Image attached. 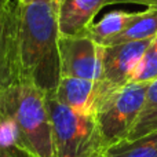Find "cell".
Returning a JSON list of instances; mask_svg holds the SVG:
<instances>
[{
	"instance_id": "obj_1",
	"label": "cell",
	"mask_w": 157,
	"mask_h": 157,
	"mask_svg": "<svg viewBox=\"0 0 157 157\" xmlns=\"http://www.w3.org/2000/svg\"><path fill=\"white\" fill-rule=\"evenodd\" d=\"M59 36L57 3L19 2L15 39L18 80L54 94L61 80Z\"/></svg>"
},
{
	"instance_id": "obj_2",
	"label": "cell",
	"mask_w": 157,
	"mask_h": 157,
	"mask_svg": "<svg viewBox=\"0 0 157 157\" xmlns=\"http://www.w3.org/2000/svg\"><path fill=\"white\" fill-rule=\"evenodd\" d=\"M0 117L11 130L14 146L26 157H55L47 94L15 80L0 94Z\"/></svg>"
},
{
	"instance_id": "obj_3",
	"label": "cell",
	"mask_w": 157,
	"mask_h": 157,
	"mask_svg": "<svg viewBox=\"0 0 157 157\" xmlns=\"http://www.w3.org/2000/svg\"><path fill=\"white\" fill-rule=\"evenodd\" d=\"M55 157H83L105 150L97 120L61 103L54 94H47Z\"/></svg>"
},
{
	"instance_id": "obj_4",
	"label": "cell",
	"mask_w": 157,
	"mask_h": 157,
	"mask_svg": "<svg viewBox=\"0 0 157 157\" xmlns=\"http://www.w3.org/2000/svg\"><path fill=\"white\" fill-rule=\"evenodd\" d=\"M147 84L130 81L113 88L103 98L95 120L105 149L128 138L142 110Z\"/></svg>"
},
{
	"instance_id": "obj_5",
	"label": "cell",
	"mask_w": 157,
	"mask_h": 157,
	"mask_svg": "<svg viewBox=\"0 0 157 157\" xmlns=\"http://www.w3.org/2000/svg\"><path fill=\"white\" fill-rule=\"evenodd\" d=\"M61 77L102 80L103 47L95 43L88 33L59 36Z\"/></svg>"
},
{
	"instance_id": "obj_6",
	"label": "cell",
	"mask_w": 157,
	"mask_h": 157,
	"mask_svg": "<svg viewBox=\"0 0 157 157\" xmlns=\"http://www.w3.org/2000/svg\"><path fill=\"white\" fill-rule=\"evenodd\" d=\"M112 90L113 87L103 80L61 77L54 95L61 103L73 110L95 117L101 102Z\"/></svg>"
},
{
	"instance_id": "obj_7",
	"label": "cell",
	"mask_w": 157,
	"mask_h": 157,
	"mask_svg": "<svg viewBox=\"0 0 157 157\" xmlns=\"http://www.w3.org/2000/svg\"><path fill=\"white\" fill-rule=\"evenodd\" d=\"M152 40L127 41L103 47L102 80L113 88L130 83Z\"/></svg>"
},
{
	"instance_id": "obj_8",
	"label": "cell",
	"mask_w": 157,
	"mask_h": 157,
	"mask_svg": "<svg viewBox=\"0 0 157 157\" xmlns=\"http://www.w3.org/2000/svg\"><path fill=\"white\" fill-rule=\"evenodd\" d=\"M109 4H114V0H61L58 4L59 35H86L95 15Z\"/></svg>"
},
{
	"instance_id": "obj_9",
	"label": "cell",
	"mask_w": 157,
	"mask_h": 157,
	"mask_svg": "<svg viewBox=\"0 0 157 157\" xmlns=\"http://www.w3.org/2000/svg\"><path fill=\"white\" fill-rule=\"evenodd\" d=\"M18 6L19 0H0V68L15 77V39Z\"/></svg>"
},
{
	"instance_id": "obj_10",
	"label": "cell",
	"mask_w": 157,
	"mask_h": 157,
	"mask_svg": "<svg viewBox=\"0 0 157 157\" xmlns=\"http://www.w3.org/2000/svg\"><path fill=\"white\" fill-rule=\"evenodd\" d=\"M132 15L134 13H127L121 10L110 11L106 15H103L98 22H94L87 33L99 46H110L112 41L128 26Z\"/></svg>"
},
{
	"instance_id": "obj_11",
	"label": "cell",
	"mask_w": 157,
	"mask_h": 157,
	"mask_svg": "<svg viewBox=\"0 0 157 157\" xmlns=\"http://www.w3.org/2000/svg\"><path fill=\"white\" fill-rule=\"evenodd\" d=\"M156 36L157 8H147L145 11H141V13H134L128 26L112 41V44L127 43V41L152 40Z\"/></svg>"
},
{
	"instance_id": "obj_12",
	"label": "cell",
	"mask_w": 157,
	"mask_h": 157,
	"mask_svg": "<svg viewBox=\"0 0 157 157\" xmlns=\"http://www.w3.org/2000/svg\"><path fill=\"white\" fill-rule=\"evenodd\" d=\"M103 152L106 157H157V130L139 138L113 144Z\"/></svg>"
},
{
	"instance_id": "obj_13",
	"label": "cell",
	"mask_w": 157,
	"mask_h": 157,
	"mask_svg": "<svg viewBox=\"0 0 157 157\" xmlns=\"http://www.w3.org/2000/svg\"><path fill=\"white\" fill-rule=\"evenodd\" d=\"M157 130V78L147 84L142 110L127 139L139 138Z\"/></svg>"
},
{
	"instance_id": "obj_14",
	"label": "cell",
	"mask_w": 157,
	"mask_h": 157,
	"mask_svg": "<svg viewBox=\"0 0 157 157\" xmlns=\"http://www.w3.org/2000/svg\"><path fill=\"white\" fill-rule=\"evenodd\" d=\"M157 78V36L150 41L145 51L142 61L135 69L131 81L135 83H150Z\"/></svg>"
},
{
	"instance_id": "obj_15",
	"label": "cell",
	"mask_w": 157,
	"mask_h": 157,
	"mask_svg": "<svg viewBox=\"0 0 157 157\" xmlns=\"http://www.w3.org/2000/svg\"><path fill=\"white\" fill-rule=\"evenodd\" d=\"M18 153L19 150L14 146L10 125L3 117H0V157H21Z\"/></svg>"
},
{
	"instance_id": "obj_16",
	"label": "cell",
	"mask_w": 157,
	"mask_h": 157,
	"mask_svg": "<svg viewBox=\"0 0 157 157\" xmlns=\"http://www.w3.org/2000/svg\"><path fill=\"white\" fill-rule=\"evenodd\" d=\"M15 80H18V78H17L15 76H13L11 73H8L7 71H4V69L0 68V94H2V91L6 88V87H8Z\"/></svg>"
},
{
	"instance_id": "obj_17",
	"label": "cell",
	"mask_w": 157,
	"mask_h": 157,
	"mask_svg": "<svg viewBox=\"0 0 157 157\" xmlns=\"http://www.w3.org/2000/svg\"><path fill=\"white\" fill-rule=\"evenodd\" d=\"M114 3H134L146 6L147 8H157V0H114Z\"/></svg>"
},
{
	"instance_id": "obj_18",
	"label": "cell",
	"mask_w": 157,
	"mask_h": 157,
	"mask_svg": "<svg viewBox=\"0 0 157 157\" xmlns=\"http://www.w3.org/2000/svg\"><path fill=\"white\" fill-rule=\"evenodd\" d=\"M83 157H106V155H105V152H103V150H98V152L90 153V155L83 156Z\"/></svg>"
},
{
	"instance_id": "obj_19",
	"label": "cell",
	"mask_w": 157,
	"mask_h": 157,
	"mask_svg": "<svg viewBox=\"0 0 157 157\" xmlns=\"http://www.w3.org/2000/svg\"><path fill=\"white\" fill-rule=\"evenodd\" d=\"M21 3H30V2H50V3H57L59 4L61 0H19Z\"/></svg>"
}]
</instances>
